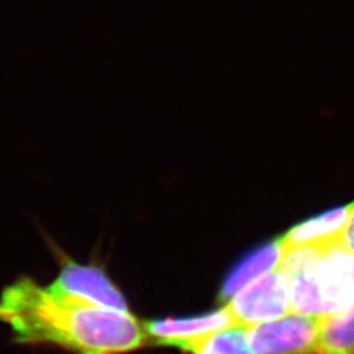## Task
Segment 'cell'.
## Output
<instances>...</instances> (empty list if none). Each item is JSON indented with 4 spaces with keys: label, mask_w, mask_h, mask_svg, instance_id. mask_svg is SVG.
Here are the masks:
<instances>
[{
    "label": "cell",
    "mask_w": 354,
    "mask_h": 354,
    "mask_svg": "<svg viewBox=\"0 0 354 354\" xmlns=\"http://www.w3.org/2000/svg\"><path fill=\"white\" fill-rule=\"evenodd\" d=\"M351 206L336 207L294 226L281 236L285 250L298 247L330 248L342 244Z\"/></svg>",
    "instance_id": "cell-7"
},
{
    "label": "cell",
    "mask_w": 354,
    "mask_h": 354,
    "mask_svg": "<svg viewBox=\"0 0 354 354\" xmlns=\"http://www.w3.org/2000/svg\"><path fill=\"white\" fill-rule=\"evenodd\" d=\"M241 326L232 317L227 306L201 317L159 319L145 323L150 342L168 346L171 342L207 335L218 329Z\"/></svg>",
    "instance_id": "cell-6"
},
{
    "label": "cell",
    "mask_w": 354,
    "mask_h": 354,
    "mask_svg": "<svg viewBox=\"0 0 354 354\" xmlns=\"http://www.w3.org/2000/svg\"><path fill=\"white\" fill-rule=\"evenodd\" d=\"M279 268L290 281L291 313L330 315L354 304V253L330 248L285 250Z\"/></svg>",
    "instance_id": "cell-2"
},
{
    "label": "cell",
    "mask_w": 354,
    "mask_h": 354,
    "mask_svg": "<svg viewBox=\"0 0 354 354\" xmlns=\"http://www.w3.org/2000/svg\"><path fill=\"white\" fill-rule=\"evenodd\" d=\"M168 346L192 354H254L248 342L247 326H232L207 335L171 342Z\"/></svg>",
    "instance_id": "cell-9"
},
{
    "label": "cell",
    "mask_w": 354,
    "mask_h": 354,
    "mask_svg": "<svg viewBox=\"0 0 354 354\" xmlns=\"http://www.w3.org/2000/svg\"><path fill=\"white\" fill-rule=\"evenodd\" d=\"M323 317L290 313L247 326L251 349L254 354H317Z\"/></svg>",
    "instance_id": "cell-3"
},
{
    "label": "cell",
    "mask_w": 354,
    "mask_h": 354,
    "mask_svg": "<svg viewBox=\"0 0 354 354\" xmlns=\"http://www.w3.org/2000/svg\"><path fill=\"white\" fill-rule=\"evenodd\" d=\"M54 247L59 253L62 261L59 274L49 285L51 289L71 295L87 304L115 311L131 313L125 295L109 279L102 266L76 263L61 252L57 245Z\"/></svg>",
    "instance_id": "cell-5"
},
{
    "label": "cell",
    "mask_w": 354,
    "mask_h": 354,
    "mask_svg": "<svg viewBox=\"0 0 354 354\" xmlns=\"http://www.w3.org/2000/svg\"><path fill=\"white\" fill-rule=\"evenodd\" d=\"M0 320L21 344H53L71 354H127L150 342L131 313L83 302L23 277L1 291Z\"/></svg>",
    "instance_id": "cell-1"
},
{
    "label": "cell",
    "mask_w": 354,
    "mask_h": 354,
    "mask_svg": "<svg viewBox=\"0 0 354 354\" xmlns=\"http://www.w3.org/2000/svg\"><path fill=\"white\" fill-rule=\"evenodd\" d=\"M226 306L241 326H252L285 317L291 313L289 277L279 266L245 286Z\"/></svg>",
    "instance_id": "cell-4"
},
{
    "label": "cell",
    "mask_w": 354,
    "mask_h": 354,
    "mask_svg": "<svg viewBox=\"0 0 354 354\" xmlns=\"http://www.w3.org/2000/svg\"><path fill=\"white\" fill-rule=\"evenodd\" d=\"M317 354H354V304L323 317Z\"/></svg>",
    "instance_id": "cell-10"
},
{
    "label": "cell",
    "mask_w": 354,
    "mask_h": 354,
    "mask_svg": "<svg viewBox=\"0 0 354 354\" xmlns=\"http://www.w3.org/2000/svg\"><path fill=\"white\" fill-rule=\"evenodd\" d=\"M283 254L285 247L281 238L269 241L253 251L228 274L219 292V299L222 302L230 301L245 286L277 269Z\"/></svg>",
    "instance_id": "cell-8"
},
{
    "label": "cell",
    "mask_w": 354,
    "mask_h": 354,
    "mask_svg": "<svg viewBox=\"0 0 354 354\" xmlns=\"http://www.w3.org/2000/svg\"><path fill=\"white\" fill-rule=\"evenodd\" d=\"M349 206H351V212L342 234V245L346 251L354 253V203Z\"/></svg>",
    "instance_id": "cell-11"
}]
</instances>
